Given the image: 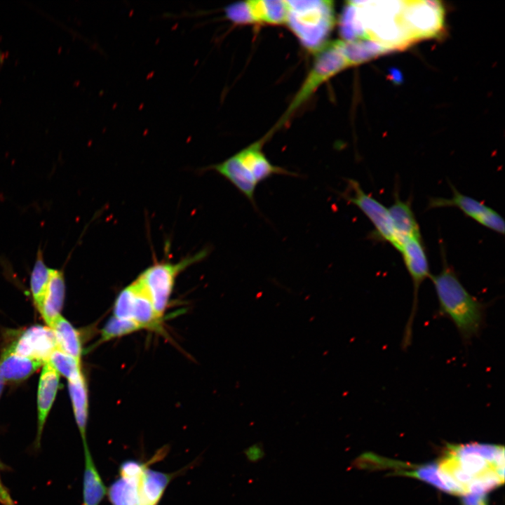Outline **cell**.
I'll return each instance as SVG.
<instances>
[{
  "label": "cell",
  "mask_w": 505,
  "mask_h": 505,
  "mask_svg": "<svg viewBox=\"0 0 505 505\" xmlns=\"http://www.w3.org/2000/svg\"><path fill=\"white\" fill-rule=\"evenodd\" d=\"M438 466L443 481L456 494H485L504 483V449L477 443L449 445Z\"/></svg>",
  "instance_id": "obj_1"
},
{
  "label": "cell",
  "mask_w": 505,
  "mask_h": 505,
  "mask_svg": "<svg viewBox=\"0 0 505 505\" xmlns=\"http://www.w3.org/2000/svg\"><path fill=\"white\" fill-rule=\"evenodd\" d=\"M438 302L437 315L448 318L465 345L478 337L485 325L488 304L473 296L444 257L441 271L430 276Z\"/></svg>",
  "instance_id": "obj_2"
},
{
  "label": "cell",
  "mask_w": 505,
  "mask_h": 505,
  "mask_svg": "<svg viewBox=\"0 0 505 505\" xmlns=\"http://www.w3.org/2000/svg\"><path fill=\"white\" fill-rule=\"evenodd\" d=\"M271 133L210 168L232 184L254 206L255 192L262 182L276 175L297 177L298 174L275 166L262 151Z\"/></svg>",
  "instance_id": "obj_3"
},
{
  "label": "cell",
  "mask_w": 505,
  "mask_h": 505,
  "mask_svg": "<svg viewBox=\"0 0 505 505\" xmlns=\"http://www.w3.org/2000/svg\"><path fill=\"white\" fill-rule=\"evenodd\" d=\"M285 25L308 50L317 53L328 42L336 23L333 1H288Z\"/></svg>",
  "instance_id": "obj_4"
},
{
  "label": "cell",
  "mask_w": 505,
  "mask_h": 505,
  "mask_svg": "<svg viewBox=\"0 0 505 505\" xmlns=\"http://www.w3.org/2000/svg\"><path fill=\"white\" fill-rule=\"evenodd\" d=\"M316 54L311 69L276 128L283 125L323 83L351 67L344 51L342 39L329 41Z\"/></svg>",
  "instance_id": "obj_5"
},
{
  "label": "cell",
  "mask_w": 505,
  "mask_h": 505,
  "mask_svg": "<svg viewBox=\"0 0 505 505\" xmlns=\"http://www.w3.org/2000/svg\"><path fill=\"white\" fill-rule=\"evenodd\" d=\"M206 255V251H201L176 263L157 262L137 277L161 317L168 307L177 276L191 264L201 261Z\"/></svg>",
  "instance_id": "obj_6"
},
{
  "label": "cell",
  "mask_w": 505,
  "mask_h": 505,
  "mask_svg": "<svg viewBox=\"0 0 505 505\" xmlns=\"http://www.w3.org/2000/svg\"><path fill=\"white\" fill-rule=\"evenodd\" d=\"M403 256L405 267L413 285V300L409 318L405 324L401 341V348L406 350L412 339V327L418 307V292L423 281L431 276L429 265L422 238L415 237L405 240L399 251Z\"/></svg>",
  "instance_id": "obj_7"
},
{
  "label": "cell",
  "mask_w": 505,
  "mask_h": 505,
  "mask_svg": "<svg viewBox=\"0 0 505 505\" xmlns=\"http://www.w3.org/2000/svg\"><path fill=\"white\" fill-rule=\"evenodd\" d=\"M340 196L349 203L358 207L370 220L375 228L371 237L388 242L399 251L400 246L393 229L388 208L365 193L358 182L353 179L347 180V189Z\"/></svg>",
  "instance_id": "obj_8"
},
{
  "label": "cell",
  "mask_w": 505,
  "mask_h": 505,
  "mask_svg": "<svg viewBox=\"0 0 505 505\" xmlns=\"http://www.w3.org/2000/svg\"><path fill=\"white\" fill-rule=\"evenodd\" d=\"M227 19L233 23L285 25L288 1L250 0L231 4L224 8Z\"/></svg>",
  "instance_id": "obj_9"
},
{
  "label": "cell",
  "mask_w": 505,
  "mask_h": 505,
  "mask_svg": "<svg viewBox=\"0 0 505 505\" xmlns=\"http://www.w3.org/2000/svg\"><path fill=\"white\" fill-rule=\"evenodd\" d=\"M443 11L438 1H403V18L413 43L439 34L443 27Z\"/></svg>",
  "instance_id": "obj_10"
},
{
  "label": "cell",
  "mask_w": 505,
  "mask_h": 505,
  "mask_svg": "<svg viewBox=\"0 0 505 505\" xmlns=\"http://www.w3.org/2000/svg\"><path fill=\"white\" fill-rule=\"evenodd\" d=\"M452 196L451 198H431L428 207L430 208L454 207L459 208L466 216L478 224L498 234H504V221L502 217L492 208L478 200L460 193L450 184Z\"/></svg>",
  "instance_id": "obj_11"
},
{
  "label": "cell",
  "mask_w": 505,
  "mask_h": 505,
  "mask_svg": "<svg viewBox=\"0 0 505 505\" xmlns=\"http://www.w3.org/2000/svg\"><path fill=\"white\" fill-rule=\"evenodd\" d=\"M8 348L20 356L46 363L58 346L50 328L34 325L25 330Z\"/></svg>",
  "instance_id": "obj_12"
},
{
  "label": "cell",
  "mask_w": 505,
  "mask_h": 505,
  "mask_svg": "<svg viewBox=\"0 0 505 505\" xmlns=\"http://www.w3.org/2000/svg\"><path fill=\"white\" fill-rule=\"evenodd\" d=\"M173 478V474L147 466L131 480L139 505H158Z\"/></svg>",
  "instance_id": "obj_13"
},
{
  "label": "cell",
  "mask_w": 505,
  "mask_h": 505,
  "mask_svg": "<svg viewBox=\"0 0 505 505\" xmlns=\"http://www.w3.org/2000/svg\"><path fill=\"white\" fill-rule=\"evenodd\" d=\"M60 384V375L48 363L41 370L37 393V433L35 445H40L43 426L55 400Z\"/></svg>",
  "instance_id": "obj_14"
},
{
  "label": "cell",
  "mask_w": 505,
  "mask_h": 505,
  "mask_svg": "<svg viewBox=\"0 0 505 505\" xmlns=\"http://www.w3.org/2000/svg\"><path fill=\"white\" fill-rule=\"evenodd\" d=\"M388 210L400 250L405 240L421 236L419 227L410 202L402 201L396 195L393 204Z\"/></svg>",
  "instance_id": "obj_15"
},
{
  "label": "cell",
  "mask_w": 505,
  "mask_h": 505,
  "mask_svg": "<svg viewBox=\"0 0 505 505\" xmlns=\"http://www.w3.org/2000/svg\"><path fill=\"white\" fill-rule=\"evenodd\" d=\"M43 364L41 361L20 356L7 348L0 356V375L5 382H22Z\"/></svg>",
  "instance_id": "obj_16"
},
{
  "label": "cell",
  "mask_w": 505,
  "mask_h": 505,
  "mask_svg": "<svg viewBox=\"0 0 505 505\" xmlns=\"http://www.w3.org/2000/svg\"><path fill=\"white\" fill-rule=\"evenodd\" d=\"M84 470L83 505H100L107 496V487L95 466L87 441L83 442Z\"/></svg>",
  "instance_id": "obj_17"
},
{
  "label": "cell",
  "mask_w": 505,
  "mask_h": 505,
  "mask_svg": "<svg viewBox=\"0 0 505 505\" xmlns=\"http://www.w3.org/2000/svg\"><path fill=\"white\" fill-rule=\"evenodd\" d=\"M134 282L136 293L132 307L131 319L142 330L162 332L163 317L156 311L140 279L137 278Z\"/></svg>",
  "instance_id": "obj_18"
},
{
  "label": "cell",
  "mask_w": 505,
  "mask_h": 505,
  "mask_svg": "<svg viewBox=\"0 0 505 505\" xmlns=\"http://www.w3.org/2000/svg\"><path fill=\"white\" fill-rule=\"evenodd\" d=\"M65 296V281L62 269H53L44 301L40 311L46 325L51 328L61 315Z\"/></svg>",
  "instance_id": "obj_19"
},
{
  "label": "cell",
  "mask_w": 505,
  "mask_h": 505,
  "mask_svg": "<svg viewBox=\"0 0 505 505\" xmlns=\"http://www.w3.org/2000/svg\"><path fill=\"white\" fill-rule=\"evenodd\" d=\"M68 389L72 400L73 412L82 442L86 440V428L88 417V386L83 372L68 380Z\"/></svg>",
  "instance_id": "obj_20"
},
{
  "label": "cell",
  "mask_w": 505,
  "mask_h": 505,
  "mask_svg": "<svg viewBox=\"0 0 505 505\" xmlns=\"http://www.w3.org/2000/svg\"><path fill=\"white\" fill-rule=\"evenodd\" d=\"M51 329L58 349L81 361L82 345L79 331L62 315L55 319Z\"/></svg>",
  "instance_id": "obj_21"
},
{
  "label": "cell",
  "mask_w": 505,
  "mask_h": 505,
  "mask_svg": "<svg viewBox=\"0 0 505 505\" xmlns=\"http://www.w3.org/2000/svg\"><path fill=\"white\" fill-rule=\"evenodd\" d=\"M52 271L53 268L46 265L43 251L39 248L30 274V291L34 305L39 312L44 301Z\"/></svg>",
  "instance_id": "obj_22"
},
{
  "label": "cell",
  "mask_w": 505,
  "mask_h": 505,
  "mask_svg": "<svg viewBox=\"0 0 505 505\" xmlns=\"http://www.w3.org/2000/svg\"><path fill=\"white\" fill-rule=\"evenodd\" d=\"M342 42L344 51L351 67L391 51L379 43L368 39L354 41L342 40Z\"/></svg>",
  "instance_id": "obj_23"
},
{
  "label": "cell",
  "mask_w": 505,
  "mask_h": 505,
  "mask_svg": "<svg viewBox=\"0 0 505 505\" xmlns=\"http://www.w3.org/2000/svg\"><path fill=\"white\" fill-rule=\"evenodd\" d=\"M141 330H142V328L133 320L119 318L113 316L109 318L102 328L97 344L123 337Z\"/></svg>",
  "instance_id": "obj_24"
},
{
  "label": "cell",
  "mask_w": 505,
  "mask_h": 505,
  "mask_svg": "<svg viewBox=\"0 0 505 505\" xmlns=\"http://www.w3.org/2000/svg\"><path fill=\"white\" fill-rule=\"evenodd\" d=\"M60 375L72 379L82 372L81 361L55 349L46 361Z\"/></svg>",
  "instance_id": "obj_25"
},
{
  "label": "cell",
  "mask_w": 505,
  "mask_h": 505,
  "mask_svg": "<svg viewBox=\"0 0 505 505\" xmlns=\"http://www.w3.org/2000/svg\"><path fill=\"white\" fill-rule=\"evenodd\" d=\"M135 293L136 285L133 281L118 294L113 305L114 316L122 319H131L132 307Z\"/></svg>",
  "instance_id": "obj_26"
},
{
  "label": "cell",
  "mask_w": 505,
  "mask_h": 505,
  "mask_svg": "<svg viewBox=\"0 0 505 505\" xmlns=\"http://www.w3.org/2000/svg\"><path fill=\"white\" fill-rule=\"evenodd\" d=\"M403 474L418 478L442 491L448 492L447 487L439 476L437 463L431 462L426 464L417 467L413 470L403 471Z\"/></svg>",
  "instance_id": "obj_27"
},
{
  "label": "cell",
  "mask_w": 505,
  "mask_h": 505,
  "mask_svg": "<svg viewBox=\"0 0 505 505\" xmlns=\"http://www.w3.org/2000/svg\"><path fill=\"white\" fill-rule=\"evenodd\" d=\"M246 459L250 463H257L262 460L264 455L263 445L260 443H254L243 450Z\"/></svg>",
  "instance_id": "obj_28"
},
{
  "label": "cell",
  "mask_w": 505,
  "mask_h": 505,
  "mask_svg": "<svg viewBox=\"0 0 505 505\" xmlns=\"http://www.w3.org/2000/svg\"><path fill=\"white\" fill-rule=\"evenodd\" d=\"M463 505H483L485 503V494L469 493L464 495Z\"/></svg>",
  "instance_id": "obj_29"
},
{
  "label": "cell",
  "mask_w": 505,
  "mask_h": 505,
  "mask_svg": "<svg viewBox=\"0 0 505 505\" xmlns=\"http://www.w3.org/2000/svg\"><path fill=\"white\" fill-rule=\"evenodd\" d=\"M0 503L1 505H15L0 478Z\"/></svg>",
  "instance_id": "obj_30"
},
{
  "label": "cell",
  "mask_w": 505,
  "mask_h": 505,
  "mask_svg": "<svg viewBox=\"0 0 505 505\" xmlns=\"http://www.w3.org/2000/svg\"><path fill=\"white\" fill-rule=\"evenodd\" d=\"M4 383H5V381L4 380V379L1 377V376L0 375V396L2 393Z\"/></svg>",
  "instance_id": "obj_31"
},
{
  "label": "cell",
  "mask_w": 505,
  "mask_h": 505,
  "mask_svg": "<svg viewBox=\"0 0 505 505\" xmlns=\"http://www.w3.org/2000/svg\"><path fill=\"white\" fill-rule=\"evenodd\" d=\"M483 505H486V504H484Z\"/></svg>",
  "instance_id": "obj_32"
}]
</instances>
